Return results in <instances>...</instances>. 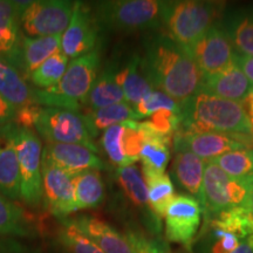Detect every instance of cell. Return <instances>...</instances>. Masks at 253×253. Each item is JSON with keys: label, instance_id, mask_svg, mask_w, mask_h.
Wrapping results in <instances>:
<instances>
[{"label": "cell", "instance_id": "obj_1", "mask_svg": "<svg viewBox=\"0 0 253 253\" xmlns=\"http://www.w3.org/2000/svg\"><path fill=\"white\" fill-rule=\"evenodd\" d=\"M141 65L154 89L179 104L192 97L202 86V74L188 49L168 34L157 33L144 42Z\"/></svg>", "mask_w": 253, "mask_h": 253}, {"label": "cell", "instance_id": "obj_2", "mask_svg": "<svg viewBox=\"0 0 253 253\" xmlns=\"http://www.w3.org/2000/svg\"><path fill=\"white\" fill-rule=\"evenodd\" d=\"M179 118L181 125L177 131L183 134H253L244 104L202 89L181 103Z\"/></svg>", "mask_w": 253, "mask_h": 253}, {"label": "cell", "instance_id": "obj_3", "mask_svg": "<svg viewBox=\"0 0 253 253\" xmlns=\"http://www.w3.org/2000/svg\"><path fill=\"white\" fill-rule=\"evenodd\" d=\"M99 69L100 53L97 49L71 60L61 80L55 86L47 89H32L34 102L41 107L81 113L88 94L99 77Z\"/></svg>", "mask_w": 253, "mask_h": 253}, {"label": "cell", "instance_id": "obj_4", "mask_svg": "<svg viewBox=\"0 0 253 253\" xmlns=\"http://www.w3.org/2000/svg\"><path fill=\"white\" fill-rule=\"evenodd\" d=\"M221 9L223 4L214 1H166L163 25L168 36L188 49L211 27L216 26Z\"/></svg>", "mask_w": 253, "mask_h": 253}, {"label": "cell", "instance_id": "obj_5", "mask_svg": "<svg viewBox=\"0 0 253 253\" xmlns=\"http://www.w3.org/2000/svg\"><path fill=\"white\" fill-rule=\"evenodd\" d=\"M166 1L160 0H112L95 2L94 19L106 30L134 32L163 26Z\"/></svg>", "mask_w": 253, "mask_h": 253}, {"label": "cell", "instance_id": "obj_6", "mask_svg": "<svg viewBox=\"0 0 253 253\" xmlns=\"http://www.w3.org/2000/svg\"><path fill=\"white\" fill-rule=\"evenodd\" d=\"M253 190L251 179L227 176L217 164L207 161L199 203L205 216H214L233 208L248 207Z\"/></svg>", "mask_w": 253, "mask_h": 253}, {"label": "cell", "instance_id": "obj_7", "mask_svg": "<svg viewBox=\"0 0 253 253\" xmlns=\"http://www.w3.org/2000/svg\"><path fill=\"white\" fill-rule=\"evenodd\" d=\"M207 218L201 238L203 253H232L243 240L253 236V214L248 207L233 208Z\"/></svg>", "mask_w": 253, "mask_h": 253}, {"label": "cell", "instance_id": "obj_8", "mask_svg": "<svg viewBox=\"0 0 253 253\" xmlns=\"http://www.w3.org/2000/svg\"><path fill=\"white\" fill-rule=\"evenodd\" d=\"M13 137L20 170V199L36 207L42 199V144L32 129L19 128L13 123Z\"/></svg>", "mask_w": 253, "mask_h": 253}, {"label": "cell", "instance_id": "obj_9", "mask_svg": "<svg viewBox=\"0 0 253 253\" xmlns=\"http://www.w3.org/2000/svg\"><path fill=\"white\" fill-rule=\"evenodd\" d=\"M36 129L48 143L80 144L99 153L80 112L41 107Z\"/></svg>", "mask_w": 253, "mask_h": 253}, {"label": "cell", "instance_id": "obj_10", "mask_svg": "<svg viewBox=\"0 0 253 253\" xmlns=\"http://www.w3.org/2000/svg\"><path fill=\"white\" fill-rule=\"evenodd\" d=\"M75 1L37 0L28 1L20 14V25L27 37L62 36L71 23Z\"/></svg>", "mask_w": 253, "mask_h": 253}, {"label": "cell", "instance_id": "obj_11", "mask_svg": "<svg viewBox=\"0 0 253 253\" xmlns=\"http://www.w3.org/2000/svg\"><path fill=\"white\" fill-rule=\"evenodd\" d=\"M173 149L189 150L204 161H211L221 155L235 150H253V134H183L173 135Z\"/></svg>", "mask_w": 253, "mask_h": 253}, {"label": "cell", "instance_id": "obj_12", "mask_svg": "<svg viewBox=\"0 0 253 253\" xmlns=\"http://www.w3.org/2000/svg\"><path fill=\"white\" fill-rule=\"evenodd\" d=\"M188 52L201 71L202 80L235 63L237 53L229 38L217 25L189 47Z\"/></svg>", "mask_w": 253, "mask_h": 253}, {"label": "cell", "instance_id": "obj_13", "mask_svg": "<svg viewBox=\"0 0 253 253\" xmlns=\"http://www.w3.org/2000/svg\"><path fill=\"white\" fill-rule=\"evenodd\" d=\"M203 216V208L197 198L176 195L164 213L168 240L188 246L194 242Z\"/></svg>", "mask_w": 253, "mask_h": 253}, {"label": "cell", "instance_id": "obj_14", "mask_svg": "<svg viewBox=\"0 0 253 253\" xmlns=\"http://www.w3.org/2000/svg\"><path fill=\"white\" fill-rule=\"evenodd\" d=\"M99 28L88 6L75 1L71 23L61 38V52L73 60L96 50Z\"/></svg>", "mask_w": 253, "mask_h": 253}, {"label": "cell", "instance_id": "obj_15", "mask_svg": "<svg viewBox=\"0 0 253 253\" xmlns=\"http://www.w3.org/2000/svg\"><path fill=\"white\" fill-rule=\"evenodd\" d=\"M42 198L48 211L63 218L78 211L75 205L74 175L42 161Z\"/></svg>", "mask_w": 253, "mask_h": 253}, {"label": "cell", "instance_id": "obj_16", "mask_svg": "<svg viewBox=\"0 0 253 253\" xmlns=\"http://www.w3.org/2000/svg\"><path fill=\"white\" fill-rule=\"evenodd\" d=\"M42 161L73 175L86 170L106 169L96 153L80 144L47 143L42 151Z\"/></svg>", "mask_w": 253, "mask_h": 253}, {"label": "cell", "instance_id": "obj_17", "mask_svg": "<svg viewBox=\"0 0 253 253\" xmlns=\"http://www.w3.org/2000/svg\"><path fill=\"white\" fill-rule=\"evenodd\" d=\"M69 221L95 243L104 253H134L126 235H122L106 221L93 216H79Z\"/></svg>", "mask_w": 253, "mask_h": 253}, {"label": "cell", "instance_id": "obj_18", "mask_svg": "<svg viewBox=\"0 0 253 253\" xmlns=\"http://www.w3.org/2000/svg\"><path fill=\"white\" fill-rule=\"evenodd\" d=\"M13 122L0 128V194L20 199V170L13 137Z\"/></svg>", "mask_w": 253, "mask_h": 253}, {"label": "cell", "instance_id": "obj_19", "mask_svg": "<svg viewBox=\"0 0 253 253\" xmlns=\"http://www.w3.org/2000/svg\"><path fill=\"white\" fill-rule=\"evenodd\" d=\"M62 36L32 38L21 36L14 67L24 78H30L50 56L61 52Z\"/></svg>", "mask_w": 253, "mask_h": 253}, {"label": "cell", "instance_id": "obj_20", "mask_svg": "<svg viewBox=\"0 0 253 253\" xmlns=\"http://www.w3.org/2000/svg\"><path fill=\"white\" fill-rule=\"evenodd\" d=\"M201 89L223 99L243 103L252 91L253 84L235 62L212 77L203 79Z\"/></svg>", "mask_w": 253, "mask_h": 253}, {"label": "cell", "instance_id": "obj_21", "mask_svg": "<svg viewBox=\"0 0 253 253\" xmlns=\"http://www.w3.org/2000/svg\"><path fill=\"white\" fill-rule=\"evenodd\" d=\"M28 1L0 0V58L14 66L21 34L20 14Z\"/></svg>", "mask_w": 253, "mask_h": 253}, {"label": "cell", "instance_id": "obj_22", "mask_svg": "<svg viewBox=\"0 0 253 253\" xmlns=\"http://www.w3.org/2000/svg\"><path fill=\"white\" fill-rule=\"evenodd\" d=\"M217 26L226 34L237 53L253 56V7L221 14Z\"/></svg>", "mask_w": 253, "mask_h": 253}, {"label": "cell", "instance_id": "obj_23", "mask_svg": "<svg viewBox=\"0 0 253 253\" xmlns=\"http://www.w3.org/2000/svg\"><path fill=\"white\" fill-rule=\"evenodd\" d=\"M205 161L189 150L175 151L172 173L178 184L192 197H201Z\"/></svg>", "mask_w": 253, "mask_h": 253}, {"label": "cell", "instance_id": "obj_24", "mask_svg": "<svg viewBox=\"0 0 253 253\" xmlns=\"http://www.w3.org/2000/svg\"><path fill=\"white\" fill-rule=\"evenodd\" d=\"M118 69L114 65L107 66L106 68L99 74L95 81L90 93L88 94L86 102H84V110H96L104 107L112 106L120 102H126L125 94L116 80Z\"/></svg>", "mask_w": 253, "mask_h": 253}, {"label": "cell", "instance_id": "obj_25", "mask_svg": "<svg viewBox=\"0 0 253 253\" xmlns=\"http://www.w3.org/2000/svg\"><path fill=\"white\" fill-rule=\"evenodd\" d=\"M81 114L93 138L96 137L101 131L107 130L113 126L121 125L129 120H132V121L141 120L135 109L126 102L112 104V106L96 110H84V112H81Z\"/></svg>", "mask_w": 253, "mask_h": 253}, {"label": "cell", "instance_id": "obj_26", "mask_svg": "<svg viewBox=\"0 0 253 253\" xmlns=\"http://www.w3.org/2000/svg\"><path fill=\"white\" fill-rule=\"evenodd\" d=\"M0 95L17 110L30 103H36L33 93L19 71L0 58Z\"/></svg>", "mask_w": 253, "mask_h": 253}, {"label": "cell", "instance_id": "obj_27", "mask_svg": "<svg viewBox=\"0 0 253 253\" xmlns=\"http://www.w3.org/2000/svg\"><path fill=\"white\" fill-rule=\"evenodd\" d=\"M116 80L125 94V101L130 104L132 108L154 90L153 84L142 69L140 56H134L126 67L120 69L116 75Z\"/></svg>", "mask_w": 253, "mask_h": 253}, {"label": "cell", "instance_id": "obj_28", "mask_svg": "<svg viewBox=\"0 0 253 253\" xmlns=\"http://www.w3.org/2000/svg\"><path fill=\"white\" fill-rule=\"evenodd\" d=\"M148 189V205L150 212L156 218L164 217L167 208L175 198V188L169 175L166 172H154L142 170Z\"/></svg>", "mask_w": 253, "mask_h": 253}, {"label": "cell", "instance_id": "obj_29", "mask_svg": "<svg viewBox=\"0 0 253 253\" xmlns=\"http://www.w3.org/2000/svg\"><path fill=\"white\" fill-rule=\"evenodd\" d=\"M75 205L78 210L94 209L104 199V184L99 170H86L74 175Z\"/></svg>", "mask_w": 253, "mask_h": 253}, {"label": "cell", "instance_id": "obj_30", "mask_svg": "<svg viewBox=\"0 0 253 253\" xmlns=\"http://www.w3.org/2000/svg\"><path fill=\"white\" fill-rule=\"evenodd\" d=\"M115 175L123 192L136 207L149 209L147 184L137 167L132 164V166L118 168Z\"/></svg>", "mask_w": 253, "mask_h": 253}, {"label": "cell", "instance_id": "obj_31", "mask_svg": "<svg viewBox=\"0 0 253 253\" xmlns=\"http://www.w3.org/2000/svg\"><path fill=\"white\" fill-rule=\"evenodd\" d=\"M28 227L24 210L0 194V236H28Z\"/></svg>", "mask_w": 253, "mask_h": 253}, {"label": "cell", "instance_id": "obj_32", "mask_svg": "<svg viewBox=\"0 0 253 253\" xmlns=\"http://www.w3.org/2000/svg\"><path fill=\"white\" fill-rule=\"evenodd\" d=\"M211 162L236 179H251L253 181V150L243 149L226 153L213 158Z\"/></svg>", "mask_w": 253, "mask_h": 253}, {"label": "cell", "instance_id": "obj_33", "mask_svg": "<svg viewBox=\"0 0 253 253\" xmlns=\"http://www.w3.org/2000/svg\"><path fill=\"white\" fill-rule=\"evenodd\" d=\"M68 60L62 52L56 53L39 66L28 79L38 89H47L55 86L68 67Z\"/></svg>", "mask_w": 253, "mask_h": 253}, {"label": "cell", "instance_id": "obj_34", "mask_svg": "<svg viewBox=\"0 0 253 253\" xmlns=\"http://www.w3.org/2000/svg\"><path fill=\"white\" fill-rule=\"evenodd\" d=\"M58 237L59 242L69 253H104L78 227L73 225L69 219H62Z\"/></svg>", "mask_w": 253, "mask_h": 253}, {"label": "cell", "instance_id": "obj_35", "mask_svg": "<svg viewBox=\"0 0 253 253\" xmlns=\"http://www.w3.org/2000/svg\"><path fill=\"white\" fill-rule=\"evenodd\" d=\"M140 119H147L158 110L167 109L176 114L181 113V104L163 91L154 89L134 107Z\"/></svg>", "mask_w": 253, "mask_h": 253}, {"label": "cell", "instance_id": "obj_36", "mask_svg": "<svg viewBox=\"0 0 253 253\" xmlns=\"http://www.w3.org/2000/svg\"><path fill=\"white\" fill-rule=\"evenodd\" d=\"M123 132H125V126L121 123V125L110 126L103 131L102 135V147L104 153L115 166H118V168L132 166V163L123 153Z\"/></svg>", "mask_w": 253, "mask_h": 253}, {"label": "cell", "instance_id": "obj_37", "mask_svg": "<svg viewBox=\"0 0 253 253\" xmlns=\"http://www.w3.org/2000/svg\"><path fill=\"white\" fill-rule=\"evenodd\" d=\"M125 126V132H123V153L126 157L134 164L136 161L140 160V153L143 145V140H142L140 132L137 130V121H126L122 123Z\"/></svg>", "mask_w": 253, "mask_h": 253}, {"label": "cell", "instance_id": "obj_38", "mask_svg": "<svg viewBox=\"0 0 253 253\" xmlns=\"http://www.w3.org/2000/svg\"><path fill=\"white\" fill-rule=\"evenodd\" d=\"M148 122L160 134L172 137L175 132L178 130L179 125H181V118H179V114L162 109L149 116Z\"/></svg>", "mask_w": 253, "mask_h": 253}, {"label": "cell", "instance_id": "obj_39", "mask_svg": "<svg viewBox=\"0 0 253 253\" xmlns=\"http://www.w3.org/2000/svg\"><path fill=\"white\" fill-rule=\"evenodd\" d=\"M41 106L38 103H30L15 110L13 122L15 126L23 129L36 128L40 115Z\"/></svg>", "mask_w": 253, "mask_h": 253}, {"label": "cell", "instance_id": "obj_40", "mask_svg": "<svg viewBox=\"0 0 253 253\" xmlns=\"http://www.w3.org/2000/svg\"><path fill=\"white\" fill-rule=\"evenodd\" d=\"M126 235L130 242L134 253H166L160 243L147 238L142 233L129 231Z\"/></svg>", "mask_w": 253, "mask_h": 253}, {"label": "cell", "instance_id": "obj_41", "mask_svg": "<svg viewBox=\"0 0 253 253\" xmlns=\"http://www.w3.org/2000/svg\"><path fill=\"white\" fill-rule=\"evenodd\" d=\"M235 62L253 84V56L236 53Z\"/></svg>", "mask_w": 253, "mask_h": 253}, {"label": "cell", "instance_id": "obj_42", "mask_svg": "<svg viewBox=\"0 0 253 253\" xmlns=\"http://www.w3.org/2000/svg\"><path fill=\"white\" fill-rule=\"evenodd\" d=\"M15 109L0 95V128L13 121Z\"/></svg>", "mask_w": 253, "mask_h": 253}, {"label": "cell", "instance_id": "obj_43", "mask_svg": "<svg viewBox=\"0 0 253 253\" xmlns=\"http://www.w3.org/2000/svg\"><path fill=\"white\" fill-rule=\"evenodd\" d=\"M232 253H253V236L243 240Z\"/></svg>", "mask_w": 253, "mask_h": 253}, {"label": "cell", "instance_id": "obj_44", "mask_svg": "<svg viewBox=\"0 0 253 253\" xmlns=\"http://www.w3.org/2000/svg\"><path fill=\"white\" fill-rule=\"evenodd\" d=\"M243 104H244V108L246 110V113H248L249 120H250V122H251V126L253 128V93L252 91L249 94V96L244 100Z\"/></svg>", "mask_w": 253, "mask_h": 253}, {"label": "cell", "instance_id": "obj_45", "mask_svg": "<svg viewBox=\"0 0 253 253\" xmlns=\"http://www.w3.org/2000/svg\"><path fill=\"white\" fill-rule=\"evenodd\" d=\"M249 209H250V211H251L252 214H253V190H252L251 197H250V202H249Z\"/></svg>", "mask_w": 253, "mask_h": 253}, {"label": "cell", "instance_id": "obj_46", "mask_svg": "<svg viewBox=\"0 0 253 253\" xmlns=\"http://www.w3.org/2000/svg\"><path fill=\"white\" fill-rule=\"evenodd\" d=\"M252 93H253V89H252Z\"/></svg>", "mask_w": 253, "mask_h": 253}]
</instances>
